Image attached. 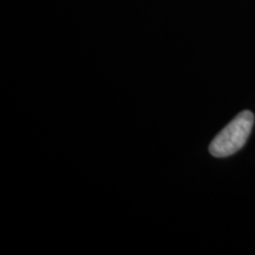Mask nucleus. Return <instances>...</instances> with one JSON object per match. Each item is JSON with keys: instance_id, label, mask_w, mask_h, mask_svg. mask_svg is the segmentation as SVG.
Masks as SVG:
<instances>
[{"instance_id": "1", "label": "nucleus", "mask_w": 255, "mask_h": 255, "mask_svg": "<svg viewBox=\"0 0 255 255\" xmlns=\"http://www.w3.org/2000/svg\"><path fill=\"white\" fill-rule=\"evenodd\" d=\"M254 124V115L251 111H242L221 132L213 139L209 152L215 157H227L240 150L251 135Z\"/></svg>"}]
</instances>
